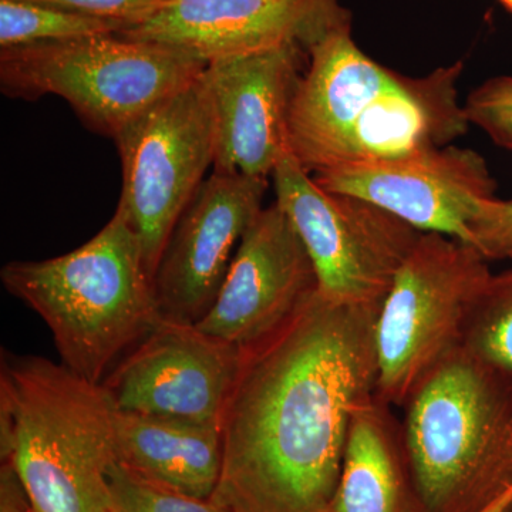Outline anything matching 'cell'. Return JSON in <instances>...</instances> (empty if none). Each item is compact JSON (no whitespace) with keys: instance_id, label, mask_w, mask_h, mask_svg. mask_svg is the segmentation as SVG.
<instances>
[{"instance_id":"obj_25","label":"cell","mask_w":512,"mask_h":512,"mask_svg":"<svg viewBox=\"0 0 512 512\" xmlns=\"http://www.w3.org/2000/svg\"><path fill=\"white\" fill-rule=\"evenodd\" d=\"M512 505V485L504 491L503 494L498 495L494 501H491L487 507L478 512H508Z\"/></svg>"},{"instance_id":"obj_10","label":"cell","mask_w":512,"mask_h":512,"mask_svg":"<svg viewBox=\"0 0 512 512\" xmlns=\"http://www.w3.org/2000/svg\"><path fill=\"white\" fill-rule=\"evenodd\" d=\"M242 352L161 318L101 382L117 412L220 424Z\"/></svg>"},{"instance_id":"obj_14","label":"cell","mask_w":512,"mask_h":512,"mask_svg":"<svg viewBox=\"0 0 512 512\" xmlns=\"http://www.w3.org/2000/svg\"><path fill=\"white\" fill-rule=\"evenodd\" d=\"M306 55L288 43L207 64L217 120L214 171L262 180L274 174L289 153V109Z\"/></svg>"},{"instance_id":"obj_17","label":"cell","mask_w":512,"mask_h":512,"mask_svg":"<svg viewBox=\"0 0 512 512\" xmlns=\"http://www.w3.org/2000/svg\"><path fill=\"white\" fill-rule=\"evenodd\" d=\"M379 397L353 417L338 487L325 512H423L402 420Z\"/></svg>"},{"instance_id":"obj_6","label":"cell","mask_w":512,"mask_h":512,"mask_svg":"<svg viewBox=\"0 0 512 512\" xmlns=\"http://www.w3.org/2000/svg\"><path fill=\"white\" fill-rule=\"evenodd\" d=\"M208 63L119 35L15 46L0 52L6 96L62 97L87 127L116 137L153 104L201 76Z\"/></svg>"},{"instance_id":"obj_26","label":"cell","mask_w":512,"mask_h":512,"mask_svg":"<svg viewBox=\"0 0 512 512\" xmlns=\"http://www.w3.org/2000/svg\"><path fill=\"white\" fill-rule=\"evenodd\" d=\"M106 512H116V511H114L113 505H111L110 510H109V511H106Z\"/></svg>"},{"instance_id":"obj_5","label":"cell","mask_w":512,"mask_h":512,"mask_svg":"<svg viewBox=\"0 0 512 512\" xmlns=\"http://www.w3.org/2000/svg\"><path fill=\"white\" fill-rule=\"evenodd\" d=\"M423 512H478L512 485V379L457 348L402 407Z\"/></svg>"},{"instance_id":"obj_9","label":"cell","mask_w":512,"mask_h":512,"mask_svg":"<svg viewBox=\"0 0 512 512\" xmlns=\"http://www.w3.org/2000/svg\"><path fill=\"white\" fill-rule=\"evenodd\" d=\"M272 178L275 202L308 251L318 291L336 302L383 303L423 232L372 202L323 190L291 153Z\"/></svg>"},{"instance_id":"obj_11","label":"cell","mask_w":512,"mask_h":512,"mask_svg":"<svg viewBox=\"0 0 512 512\" xmlns=\"http://www.w3.org/2000/svg\"><path fill=\"white\" fill-rule=\"evenodd\" d=\"M312 177L323 190L372 202L420 232H436L470 245L471 221L495 194L484 157L454 144L342 165Z\"/></svg>"},{"instance_id":"obj_12","label":"cell","mask_w":512,"mask_h":512,"mask_svg":"<svg viewBox=\"0 0 512 512\" xmlns=\"http://www.w3.org/2000/svg\"><path fill=\"white\" fill-rule=\"evenodd\" d=\"M268 180L214 171L177 221L154 275L161 318L195 325L214 305Z\"/></svg>"},{"instance_id":"obj_21","label":"cell","mask_w":512,"mask_h":512,"mask_svg":"<svg viewBox=\"0 0 512 512\" xmlns=\"http://www.w3.org/2000/svg\"><path fill=\"white\" fill-rule=\"evenodd\" d=\"M467 119L498 146L512 151V76L493 77L468 94Z\"/></svg>"},{"instance_id":"obj_15","label":"cell","mask_w":512,"mask_h":512,"mask_svg":"<svg viewBox=\"0 0 512 512\" xmlns=\"http://www.w3.org/2000/svg\"><path fill=\"white\" fill-rule=\"evenodd\" d=\"M345 19L348 13L338 0H171L119 36L210 63L288 43L308 52L320 35Z\"/></svg>"},{"instance_id":"obj_2","label":"cell","mask_w":512,"mask_h":512,"mask_svg":"<svg viewBox=\"0 0 512 512\" xmlns=\"http://www.w3.org/2000/svg\"><path fill=\"white\" fill-rule=\"evenodd\" d=\"M288 117L289 153L306 173L450 146L470 127L458 99L463 63L404 76L356 45L349 19L308 49Z\"/></svg>"},{"instance_id":"obj_24","label":"cell","mask_w":512,"mask_h":512,"mask_svg":"<svg viewBox=\"0 0 512 512\" xmlns=\"http://www.w3.org/2000/svg\"><path fill=\"white\" fill-rule=\"evenodd\" d=\"M0 512H36L8 463L0 468Z\"/></svg>"},{"instance_id":"obj_3","label":"cell","mask_w":512,"mask_h":512,"mask_svg":"<svg viewBox=\"0 0 512 512\" xmlns=\"http://www.w3.org/2000/svg\"><path fill=\"white\" fill-rule=\"evenodd\" d=\"M116 407L101 384L46 357L2 353L0 456L36 512H106Z\"/></svg>"},{"instance_id":"obj_22","label":"cell","mask_w":512,"mask_h":512,"mask_svg":"<svg viewBox=\"0 0 512 512\" xmlns=\"http://www.w3.org/2000/svg\"><path fill=\"white\" fill-rule=\"evenodd\" d=\"M471 245L488 259H512V200L490 198L470 224Z\"/></svg>"},{"instance_id":"obj_16","label":"cell","mask_w":512,"mask_h":512,"mask_svg":"<svg viewBox=\"0 0 512 512\" xmlns=\"http://www.w3.org/2000/svg\"><path fill=\"white\" fill-rule=\"evenodd\" d=\"M117 463L148 483L210 500L220 483V424L116 413Z\"/></svg>"},{"instance_id":"obj_27","label":"cell","mask_w":512,"mask_h":512,"mask_svg":"<svg viewBox=\"0 0 512 512\" xmlns=\"http://www.w3.org/2000/svg\"><path fill=\"white\" fill-rule=\"evenodd\" d=\"M508 512H512V505H511L510 511H508Z\"/></svg>"},{"instance_id":"obj_18","label":"cell","mask_w":512,"mask_h":512,"mask_svg":"<svg viewBox=\"0 0 512 512\" xmlns=\"http://www.w3.org/2000/svg\"><path fill=\"white\" fill-rule=\"evenodd\" d=\"M119 20L36 2L0 0V47L66 42L83 37L120 35L128 28Z\"/></svg>"},{"instance_id":"obj_20","label":"cell","mask_w":512,"mask_h":512,"mask_svg":"<svg viewBox=\"0 0 512 512\" xmlns=\"http://www.w3.org/2000/svg\"><path fill=\"white\" fill-rule=\"evenodd\" d=\"M109 488L111 505L116 512H228L211 500L148 483L120 463L110 468Z\"/></svg>"},{"instance_id":"obj_19","label":"cell","mask_w":512,"mask_h":512,"mask_svg":"<svg viewBox=\"0 0 512 512\" xmlns=\"http://www.w3.org/2000/svg\"><path fill=\"white\" fill-rule=\"evenodd\" d=\"M461 348L512 379V271L491 276L468 315Z\"/></svg>"},{"instance_id":"obj_23","label":"cell","mask_w":512,"mask_h":512,"mask_svg":"<svg viewBox=\"0 0 512 512\" xmlns=\"http://www.w3.org/2000/svg\"><path fill=\"white\" fill-rule=\"evenodd\" d=\"M36 2L62 6V8L100 16V18L119 20L133 26L153 16L171 0H36Z\"/></svg>"},{"instance_id":"obj_13","label":"cell","mask_w":512,"mask_h":512,"mask_svg":"<svg viewBox=\"0 0 512 512\" xmlns=\"http://www.w3.org/2000/svg\"><path fill=\"white\" fill-rule=\"evenodd\" d=\"M316 291L308 251L274 202L245 232L214 305L195 326L242 352L281 329Z\"/></svg>"},{"instance_id":"obj_1","label":"cell","mask_w":512,"mask_h":512,"mask_svg":"<svg viewBox=\"0 0 512 512\" xmlns=\"http://www.w3.org/2000/svg\"><path fill=\"white\" fill-rule=\"evenodd\" d=\"M380 305L316 291L288 323L242 350L222 413L212 503L228 512H325L353 417L375 399Z\"/></svg>"},{"instance_id":"obj_7","label":"cell","mask_w":512,"mask_h":512,"mask_svg":"<svg viewBox=\"0 0 512 512\" xmlns=\"http://www.w3.org/2000/svg\"><path fill=\"white\" fill-rule=\"evenodd\" d=\"M493 272L467 242L423 232L400 266L376 326V396L403 407L413 390L460 348L468 315Z\"/></svg>"},{"instance_id":"obj_4","label":"cell","mask_w":512,"mask_h":512,"mask_svg":"<svg viewBox=\"0 0 512 512\" xmlns=\"http://www.w3.org/2000/svg\"><path fill=\"white\" fill-rule=\"evenodd\" d=\"M10 295L46 323L60 363L100 384L161 320L137 235L116 211L82 247L0 272Z\"/></svg>"},{"instance_id":"obj_8","label":"cell","mask_w":512,"mask_h":512,"mask_svg":"<svg viewBox=\"0 0 512 512\" xmlns=\"http://www.w3.org/2000/svg\"><path fill=\"white\" fill-rule=\"evenodd\" d=\"M204 72L114 137L123 168L116 211L137 235L153 281L175 224L214 167L217 120Z\"/></svg>"}]
</instances>
